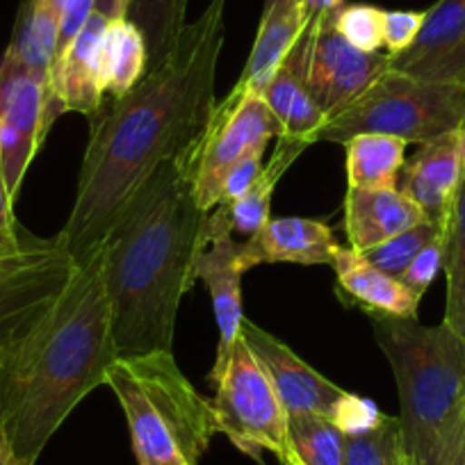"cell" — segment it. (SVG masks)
I'll list each match as a JSON object with an SVG mask.
<instances>
[{"instance_id":"obj_20","label":"cell","mask_w":465,"mask_h":465,"mask_svg":"<svg viewBox=\"0 0 465 465\" xmlns=\"http://www.w3.org/2000/svg\"><path fill=\"white\" fill-rule=\"evenodd\" d=\"M149 48L144 35L126 16L107 21L96 48V80L103 94L122 98L149 71Z\"/></svg>"},{"instance_id":"obj_18","label":"cell","mask_w":465,"mask_h":465,"mask_svg":"<svg viewBox=\"0 0 465 465\" xmlns=\"http://www.w3.org/2000/svg\"><path fill=\"white\" fill-rule=\"evenodd\" d=\"M338 281V297L359 306L370 317H400L418 320L422 299L415 297L400 279L374 267L363 253L351 247H338L331 262Z\"/></svg>"},{"instance_id":"obj_12","label":"cell","mask_w":465,"mask_h":465,"mask_svg":"<svg viewBox=\"0 0 465 465\" xmlns=\"http://www.w3.org/2000/svg\"><path fill=\"white\" fill-rule=\"evenodd\" d=\"M388 66L429 83L465 87V0H438L424 12L418 39Z\"/></svg>"},{"instance_id":"obj_33","label":"cell","mask_w":465,"mask_h":465,"mask_svg":"<svg viewBox=\"0 0 465 465\" xmlns=\"http://www.w3.org/2000/svg\"><path fill=\"white\" fill-rule=\"evenodd\" d=\"M265 151L267 144H258L249 149L242 158L232 163V167L228 169L222 183V203H231V201L240 199L253 185L258 173L262 172V155H265Z\"/></svg>"},{"instance_id":"obj_38","label":"cell","mask_w":465,"mask_h":465,"mask_svg":"<svg viewBox=\"0 0 465 465\" xmlns=\"http://www.w3.org/2000/svg\"><path fill=\"white\" fill-rule=\"evenodd\" d=\"M0 465H24L15 456L12 447L7 445V440H5V438H3V433H0Z\"/></svg>"},{"instance_id":"obj_6","label":"cell","mask_w":465,"mask_h":465,"mask_svg":"<svg viewBox=\"0 0 465 465\" xmlns=\"http://www.w3.org/2000/svg\"><path fill=\"white\" fill-rule=\"evenodd\" d=\"M465 87L429 83L388 66L344 110L331 116L320 142L342 144L363 133L427 144L460 128Z\"/></svg>"},{"instance_id":"obj_22","label":"cell","mask_w":465,"mask_h":465,"mask_svg":"<svg viewBox=\"0 0 465 465\" xmlns=\"http://www.w3.org/2000/svg\"><path fill=\"white\" fill-rule=\"evenodd\" d=\"M306 149V142L290 140V137L283 135L276 137L274 153H272L270 163L262 164V172L258 173L253 185L240 199L231 201V203H222V210L226 213L232 232H242L249 238L270 219L272 196H274L281 176L292 167L294 160Z\"/></svg>"},{"instance_id":"obj_31","label":"cell","mask_w":465,"mask_h":465,"mask_svg":"<svg viewBox=\"0 0 465 465\" xmlns=\"http://www.w3.org/2000/svg\"><path fill=\"white\" fill-rule=\"evenodd\" d=\"M424 24V12L392 10L383 12V51L388 57L401 55L413 46Z\"/></svg>"},{"instance_id":"obj_34","label":"cell","mask_w":465,"mask_h":465,"mask_svg":"<svg viewBox=\"0 0 465 465\" xmlns=\"http://www.w3.org/2000/svg\"><path fill=\"white\" fill-rule=\"evenodd\" d=\"M28 235L30 232L24 231L15 217V199L7 190L5 173H3V164H0V253L19 249Z\"/></svg>"},{"instance_id":"obj_39","label":"cell","mask_w":465,"mask_h":465,"mask_svg":"<svg viewBox=\"0 0 465 465\" xmlns=\"http://www.w3.org/2000/svg\"><path fill=\"white\" fill-rule=\"evenodd\" d=\"M133 0H124V7H126V12H128V5H131Z\"/></svg>"},{"instance_id":"obj_21","label":"cell","mask_w":465,"mask_h":465,"mask_svg":"<svg viewBox=\"0 0 465 465\" xmlns=\"http://www.w3.org/2000/svg\"><path fill=\"white\" fill-rule=\"evenodd\" d=\"M258 94L267 103L272 114L276 116V122L281 126V135L290 137V140L306 142L308 146L320 142V135L326 128V124H329V119L317 107V103L312 101V96L308 94L303 80L299 78L290 57H285L283 64L276 69L270 83Z\"/></svg>"},{"instance_id":"obj_41","label":"cell","mask_w":465,"mask_h":465,"mask_svg":"<svg viewBox=\"0 0 465 465\" xmlns=\"http://www.w3.org/2000/svg\"><path fill=\"white\" fill-rule=\"evenodd\" d=\"M0 64H3V62H0Z\"/></svg>"},{"instance_id":"obj_14","label":"cell","mask_w":465,"mask_h":465,"mask_svg":"<svg viewBox=\"0 0 465 465\" xmlns=\"http://www.w3.org/2000/svg\"><path fill=\"white\" fill-rule=\"evenodd\" d=\"M107 21V16L94 12L74 42L53 60L48 71L53 122L64 112H78L94 119L105 105V94L96 80V48Z\"/></svg>"},{"instance_id":"obj_35","label":"cell","mask_w":465,"mask_h":465,"mask_svg":"<svg viewBox=\"0 0 465 465\" xmlns=\"http://www.w3.org/2000/svg\"><path fill=\"white\" fill-rule=\"evenodd\" d=\"M347 5L344 0H303V15H306V28L312 24H322L338 15Z\"/></svg>"},{"instance_id":"obj_17","label":"cell","mask_w":465,"mask_h":465,"mask_svg":"<svg viewBox=\"0 0 465 465\" xmlns=\"http://www.w3.org/2000/svg\"><path fill=\"white\" fill-rule=\"evenodd\" d=\"M422 222L427 214L400 187H349L344 196V231L349 247L359 253L372 252Z\"/></svg>"},{"instance_id":"obj_23","label":"cell","mask_w":465,"mask_h":465,"mask_svg":"<svg viewBox=\"0 0 465 465\" xmlns=\"http://www.w3.org/2000/svg\"><path fill=\"white\" fill-rule=\"evenodd\" d=\"M406 142L363 133L344 142L349 187H397L406 164Z\"/></svg>"},{"instance_id":"obj_2","label":"cell","mask_w":465,"mask_h":465,"mask_svg":"<svg viewBox=\"0 0 465 465\" xmlns=\"http://www.w3.org/2000/svg\"><path fill=\"white\" fill-rule=\"evenodd\" d=\"M116 359L98 252L75 265L57 292L0 331V433L21 463H37Z\"/></svg>"},{"instance_id":"obj_30","label":"cell","mask_w":465,"mask_h":465,"mask_svg":"<svg viewBox=\"0 0 465 465\" xmlns=\"http://www.w3.org/2000/svg\"><path fill=\"white\" fill-rule=\"evenodd\" d=\"M388 420L383 411L368 397L354 395L344 391V395L335 401L333 411L329 415V422L344 436H363V433L374 431Z\"/></svg>"},{"instance_id":"obj_26","label":"cell","mask_w":465,"mask_h":465,"mask_svg":"<svg viewBox=\"0 0 465 465\" xmlns=\"http://www.w3.org/2000/svg\"><path fill=\"white\" fill-rule=\"evenodd\" d=\"M290 436L302 465H344L347 436L320 415H292Z\"/></svg>"},{"instance_id":"obj_36","label":"cell","mask_w":465,"mask_h":465,"mask_svg":"<svg viewBox=\"0 0 465 465\" xmlns=\"http://www.w3.org/2000/svg\"><path fill=\"white\" fill-rule=\"evenodd\" d=\"M433 465H465V422L451 433Z\"/></svg>"},{"instance_id":"obj_25","label":"cell","mask_w":465,"mask_h":465,"mask_svg":"<svg viewBox=\"0 0 465 465\" xmlns=\"http://www.w3.org/2000/svg\"><path fill=\"white\" fill-rule=\"evenodd\" d=\"M187 5L190 0H133L128 5L126 19L144 35L151 64L167 55L187 25Z\"/></svg>"},{"instance_id":"obj_24","label":"cell","mask_w":465,"mask_h":465,"mask_svg":"<svg viewBox=\"0 0 465 465\" xmlns=\"http://www.w3.org/2000/svg\"><path fill=\"white\" fill-rule=\"evenodd\" d=\"M442 270L447 279L442 322L465 340V176L442 226Z\"/></svg>"},{"instance_id":"obj_16","label":"cell","mask_w":465,"mask_h":465,"mask_svg":"<svg viewBox=\"0 0 465 465\" xmlns=\"http://www.w3.org/2000/svg\"><path fill=\"white\" fill-rule=\"evenodd\" d=\"M338 247L333 231L324 222L306 217H270L253 235L240 242L238 262L242 272L265 262L331 265Z\"/></svg>"},{"instance_id":"obj_37","label":"cell","mask_w":465,"mask_h":465,"mask_svg":"<svg viewBox=\"0 0 465 465\" xmlns=\"http://www.w3.org/2000/svg\"><path fill=\"white\" fill-rule=\"evenodd\" d=\"M96 12L98 15L107 16V19H119V16H126L124 0H96Z\"/></svg>"},{"instance_id":"obj_13","label":"cell","mask_w":465,"mask_h":465,"mask_svg":"<svg viewBox=\"0 0 465 465\" xmlns=\"http://www.w3.org/2000/svg\"><path fill=\"white\" fill-rule=\"evenodd\" d=\"M465 176V131L447 133L420 144L415 155L401 167L397 187L415 201L429 222L445 226L456 190Z\"/></svg>"},{"instance_id":"obj_11","label":"cell","mask_w":465,"mask_h":465,"mask_svg":"<svg viewBox=\"0 0 465 465\" xmlns=\"http://www.w3.org/2000/svg\"><path fill=\"white\" fill-rule=\"evenodd\" d=\"M240 338L247 342L252 354L265 370L288 415H320L329 420L335 401L344 395V388L312 370L306 361L299 359L292 349L281 342L270 331L261 329L244 317L240 326Z\"/></svg>"},{"instance_id":"obj_32","label":"cell","mask_w":465,"mask_h":465,"mask_svg":"<svg viewBox=\"0 0 465 465\" xmlns=\"http://www.w3.org/2000/svg\"><path fill=\"white\" fill-rule=\"evenodd\" d=\"M442 270V232L438 238H433L418 256L413 258L409 267H406L404 274L400 276L401 283L415 294V297L422 299L424 292L429 290V285L433 283V279L438 276V272Z\"/></svg>"},{"instance_id":"obj_27","label":"cell","mask_w":465,"mask_h":465,"mask_svg":"<svg viewBox=\"0 0 465 465\" xmlns=\"http://www.w3.org/2000/svg\"><path fill=\"white\" fill-rule=\"evenodd\" d=\"M344 465H409L401 445L400 420L388 415L386 422L363 436H347Z\"/></svg>"},{"instance_id":"obj_1","label":"cell","mask_w":465,"mask_h":465,"mask_svg":"<svg viewBox=\"0 0 465 465\" xmlns=\"http://www.w3.org/2000/svg\"><path fill=\"white\" fill-rule=\"evenodd\" d=\"M226 3L210 0L131 92L112 98L89 119L74 208L57 235L75 265L101 252L142 183L160 164L185 153L203 133L217 103L214 80L226 42Z\"/></svg>"},{"instance_id":"obj_3","label":"cell","mask_w":465,"mask_h":465,"mask_svg":"<svg viewBox=\"0 0 465 465\" xmlns=\"http://www.w3.org/2000/svg\"><path fill=\"white\" fill-rule=\"evenodd\" d=\"M205 219L185 151L160 164L114 222L101 247V274L119 359L173 349L178 306L208 247Z\"/></svg>"},{"instance_id":"obj_19","label":"cell","mask_w":465,"mask_h":465,"mask_svg":"<svg viewBox=\"0 0 465 465\" xmlns=\"http://www.w3.org/2000/svg\"><path fill=\"white\" fill-rule=\"evenodd\" d=\"M306 33L303 0H265L261 24L242 75L231 92H261Z\"/></svg>"},{"instance_id":"obj_4","label":"cell","mask_w":465,"mask_h":465,"mask_svg":"<svg viewBox=\"0 0 465 465\" xmlns=\"http://www.w3.org/2000/svg\"><path fill=\"white\" fill-rule=\"evenodd\" d=\"M374 338L395 374L409 465H433L465 422V340L445 322L372 317Z\"/></svg>"},{"instance_id":"obj_8","label":"cell","mask_w":465,"mask_h":465,"mask_svg":"<svg viewBox=\"0 0 465 465\" xmlns=\"http://www.w3.org/2000/svg\"><path fill=\"white\" fill-rule=\"evenodd\" d=\"M281 135L276 116L261 94L228 92L214 103L199 140L187 149L194 199L203 213L222 203V183L228 169L249 149L270 144Z\"/></svg>"},{"instance_id":"obj_10","label":"cell","mask_w":465,"mask_h":465,"mask_svg":"<svg viewBox=\"0 0 465 465\" xmlns=\"http://www.w3.org/2000/svg\"><path fill=\"white\" fill-rule=\"evenodd\" d=\"M53 126L48 75L0 64V164L16 201L30 163Z\"/></svg>"},{"instance_id":"obj_7","label":"cell","mask_w":465,"mask_h":465,"mask_svg":"<svg viewBox=\"0 0 465 465\" xmlns=\"http://www.w3.org/2000/svg\"><path fill=\"white\" fill-rule=\"evenodd\" d=\"M213 388L219 429L232 445L256 459L261 451H270L281 465H302L290 436L288 411L242 338Z\"/></svg>"},{"instance_id":"obj_40","label":"cell","mask_w":465,"mask_h":465,"mask_svg":"<svg viewBox=\"0 0 465 465\" xmlns=\"http://www.w3.org/2000/svg\"><path fill=\"white\" fill-rule=\"evenodd\" d=\"M460 128H463V131H465V116H463V124H460Z\"/></svg>"},{"instance_id":"obj_9","label":"cell","mask_w":465,"mask_h":465,"mask_svg":"<svg viewBox=\"0 0 465 465\" xmlns=\"http://www.w3.org/2000/svg\"><path fill=\"white\" fill-rule=\"evenodd\" d=\"M288 57L326 119L344 110L388 69L386 53H363L349 46L333 28V19L308 25Z\"/></svg>"},{"instance_id":"obj_28","label":"cell","mask_w":465,"mask_h":465,"mask_svg":"<svg viewBox=\"0 0 465 465\" xmlns=\"http://www.w3.org/2000/svg\"><path fill=\"white\" fill-rule=\"evenodd\" d=\"M442 232V226L433 222H422L418 226L409 228V231L400 232L397 238L388 240V242L379 244L372 252L363 253L374 267H379L381 272H386L388 276H395L400 279L406 272V267L413 262V258L431 242L433 238H438Z\"/></svg>"},{"instance_id":"obj_15","label":"cell","mask_w":465,"mask_h":465,"mask_svg":"<svg viewBox=\"0 0 465 465\" xmlns=\"http://www.w3.org/2000/svg\"><path fill=\"white\" fill-rule=\"evenodd\" d=\"M240 242L232 235H217L208 242L196 261V279H201L213 299L214 322L219 326V344L214 365L210 370V383H217L223 374L232 347L240 340L242 326V267L238 262Z\"/></svg>"},{"instance_id":"obj_5","label":"cell","mask_w":465,"mask_h":465,"mask_svg":"<svg viewBox=\"0 0 465 465\" xmlns=\"http://www.w3.org/2000/svg\"><path fill=\"white\" fill-rule=\"evenodd\" d=\"M105 386L122 404L140 465H199L222 433L213 401L196 392L172 351L116 359Z\"/></svg>"},{"instance_id":"obj_29","label":"cell","mask_w":465,"mask_h":465,"mask_svg":"<svg viewBox=\"0 0 465 465\" xmlns=\"http://www.w3.org/2000/svg\"><path fill=\"white\" fill-rule=\"evenodd\" d=\"M383 12L381 7L351 3L333 16V28L340 37L363 53L383 51Z\"/></svg>"}]
</instances>
